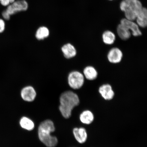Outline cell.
<instances>
[{
	"label": "cell",
	"instance_id": "cell-6",
	"mask_svg": "<svg viewBox=\"0 0 147 147\" xmlns=\"http://www.w3.org/2000/svg\"><path fill=\"white\" fill-rule=\"evenodd\" d=\"M21 95L24 100L31 102L35 99L36 93L34 87L31 86H27L22 90Z\"/></svg>",
	"mask_w": 147,
	"mask_h": 147
},
{
	"label": "cell",
	"instance_id": "cell-21",
	"mask_svg": "<svg viewBox=\"0 0 147 147\" xmlns=\"http://www.w3.org/2000/svg\"></svg>",
	"mask_w": 147,
	"mask_h": 147
},
{
	"label": "cell",
	"instance_id": "cell-13",
	"mask_svg": "<svg viewBox=\"0 0 147 147\" xmlns=\"http://www.w3.org/2000/svg\"><path fill=\"white\" fill-rule=\"evenodd\" d=\"M138 25L142 28L146 27L147 25V11L146 8H143L137 16Z\"/></svg>",
	"mask_w": 147,
	"mask_h": 147
},
{
	"label": "cell",
	"instance_id": "cell-19",
	"mask_svg": "<svg viewBox=\"0 0 147 147\" xmlns=\"http://www.w3.org/2000/svg\"><path fill=\"white\" fill-rule=\"evenodd\" d=\"M14 1L15 0H0V3L3 6H7L13 3Z\"/></svg>",
	"mask_w": 147,
	"mask_h": 147
},
{
	"label": "cell",
	"instance_id": "cell-7",
	"mask_svg": "<svg viewBox=\"0 0 147 147\" xmlns=\"http://www.w3.org/2000/svg\"><path fill=\"white\" fill-rule=\"evenodd\" d=\"M98 91L102 98L106 100H112L115 96L114 92L109 84H105L100 86Z\"/></svg>",
	"mask_w": 147,
	"mask_h": 147
},
{
	"label": "cell",
	"instance_id": "cell-1",
	"mask_svg": "<svg viewBox=\"0 0 147 147\" xmlns=\"http://www.w3.org/2000/svg\"><path fill=\"white\" fill-rule=\"evenodd\" d=\"M59 109L65 119L71 117L72 110L79 105L80 100L78 95L73 91H67L62 93L60 98Z\"/></svg>",
	"mask_w": 147,
	"mask_h": 147
},
{
	"label": "cell",
	"instance_id": "cell-17",
	"mask_svg": "<svg viewBox=\"0 0 147 147\" xmlns=\"http://www.w3.org/2000/svg\"><path fill=\"white\" fill-rule=\"evenodd\" d=\"M49 31L47 27L45 26L40 27L37 30L36 37L38 40H43L49 36Z\"/></svg>",
	"mask_w": 147,
	"mask_h": 147
},
{
	"label": "cell",
	"instance_id": "cell-4",
	"mask_svg": "<svg viewBox=\"0 0 147 147\" xmlns=\"http://www.w3.org/2000/svg\"><path fill=\"white\" fill-rule=\"evenodd\" d=\"M28 8V4L25 0L14 1L8 5L6 10L3 11L2 15L5 20H8L10 19L11 16L26 10Z\"/></svg>",
	"mask_w": 147,
	"mask_h": 147
},
{
	"label": "cell",
	"instance_id": "cell-10",
	"mask_svg": "<svg viewBox=\"0 0 147 147\" xmlns=\"http://www.w3.org/2000/svg\"><path fill=\"white\" fill-rule=\"evenodd\" d=\"M73 134L76 141L80 144L85 143L87 140L88 134L87 130L84 128H74L73 130Z\"/></svg>",
	"mask_w": 147,
	"mask_h": 147
},
{
	"label": "cell",
	"instance_id": "cell-12",
	"mask_svg": "<svg viewBox=\"0 0 147 147\" xmlns=\"http://www.w3.org/2000/svg\"><path fill=\"white\" fill-rule=\"evenodd\" d=\"M94 115L92 112L89 110L83 111L80 115V120L83 124L90 125L93 123L94 120Z\"/></svg>",
	"mask_w": 147,
	"mask_h": 147
},
{
	"label": "cell",
	"instance_id": "cell-8",
	"mask_svg": "<svg viewBox=\"0 0 147 147\" xmlns=\"http://www.w3.org/2000/svg\"><path fill=\"white\" fill-rule=\"evenodd\" d=\"M120 24L124 25L129 30H131L133 36H137L142 34L138 25L134 22L133 21H130L126 18H124L121 20Z\"/></svg>",
	"mask_w": 147,
	"mask_h": 147
},
{
	"label": "cell",
	"instance_id": "cell-16",
	"mask_svg": "<svg viewBox=\"0 0 147 147\" xmlns=\"http://www.w3.org/2000/svg\"><path fill=\"white\" fill-rule=\"evenodd\" d=\"M20 124L22 128L29 131L32 130L34 127V122L26 117H22L20 120Z\"/></svg>",
	"mask_w": 147,
	"mask_h": 147
},
{
	"label": "cell",
	"instance_id": "cell-20",
	"mask_svg": "<svg viewBox=\"0 0 147 147\" xmlns=\"http://www.w3.org/2000/svg\"><path fill=\"white\" fill-rule=\"evenodd\" d=\"M5 23L3 20L0 19V33H2L5 30Z\"/></svg>",
	"mask_w": 147,
	"mask_h": 147
},
{
	"label": "cell",
	"instance_id": "cell-2",
	"mask_svg": "<svg viewBox=\"0 0 147 147\" xmlns=\"http://www.w3.org/2000/svg\"><path fill=\"white\" fill-rule=\"evenodd\" d=\"M55 130L54 123L49 119L43 121L38 127V138L41 142L47 147H55L57 144V138L51 135V133Z\"/></svg>",
	"mask_w": 147,
	"mask_h": 147
},
{
	"label": "cell",
	"instance_id": "cell-3",
	"mask_svg": "<svg viewBox=\"0 0 147 147\" xmlns=\"http://www.w3.org/2000/svg\"><path fill=\"white\" fill-rule=\"evenodd\" d=\"M121 10L125 13L127 19L134 21L141 9L142 3L139 0H123L120 3Z\"/></svg>",
	"mask_w": 147,
	"mask_h": 147
},
{
	"label": "cell",
	"instance_id": "cell-15",
	"mask_svg": "<svg viewBox=\"0 0 147 147\" xmlns=\"http://www.w3.org/2000/svg\"><path fill=\"white\" fill-rule=\"evenodd\" d=\"M84 74L86 78L90 80H95L98 74L96 69L91 66L85 67L84 69Z\"/></svg>",
	"mask_w": 147,
	"mask_h": 147
},
{
	"label": "cell",
	"instance_id": "cell-5",
	"mask_svg": "<svg viewBox=\"0 0 147 147\" xmlns=\"http://www.w3.org/2000/svg\"><path fill=\"white\" fill-rule=\"evenodd\" d=\"M68 82L70 87L73 89H80L84 85V75L78 71H71L68 77Z\"/></svg>",
	"mask_w": 147,
	"mask_h": 147
},
{
	"label": "cell",
	"instance_id": "cell-11",
	"mask_svg": "<svg viewBox=\"0 0 147 147\" xmlns=\"http://www.w3.org/2000/svg\"><path fill=\"white\" fill-rule=\"evenodd\" d=\"M64 57L69 59L76 56L77 51L74 46L70 43L65 44L61 48Z\"/></svg>",
	"mask_w": 147,
	"mask_h": 147
},
{
	"label": "cell",
	"instance_id": "cell-9",
	"mask_svg": "<svg viewBox=\"0 0 147 147\" xmlns=\"http://www.w3.org/2000/svg\"><path fill=\"white\" fill-rule=\"evenodd\" d=\"M108 60L111 63H117L120 62L123 57V53L117 48H114L110 50L108 54Z\"/></svg>",
	"mask_w": 147,
	"mask_h": 147
},
{
	"label": "cell",
	"instance_id": "cell-14",
	"mask_svg": "<svg viewBox=\"0 0 147 147\" xmlns=\"http://www.w3.org/2000/svg\"><path fill=\"white\" fill-rule=\"evenodd\" d=\"M117 32L119 38L123 40H127L131 36L130 30L121 24L117 26Z\"/></svg>",
	"mask_w": 147,
	"mask_h": 147
},
{
	"label": "cell",
	"instance_id": "cell-18",
	"mask_svg": "<svg viewBox=\"0 0 147 147\" xmlns=\"http://www.w3.org/2000/svg\"><path fill=\"white\" fill-rule=\"evenodd\" d=\"M102 38L103 41L106 45H111L115 41V36L113 32L110 31H106L103 34Z\"/></svg>",
	"mask_w": 147,
	"mask_h": 147
}]
</instances>
